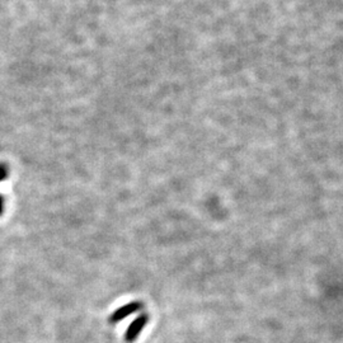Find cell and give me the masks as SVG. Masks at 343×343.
I'll return each instance as SVG.
<instances>
[{"instance_id":"6da1fadb","label":"cell","mask_w":343,"mask_h":343,"mask_svg":"<svg viewBox=\"0 0 343 343\" xmlns=\"http://www.w3.org/2000/svg\"><path fill=\"white\" fill-rule=\"evenodd\" d=\"M146 323H148V315L146 314H142V315L137 317L135 320H132V323H131L130 327L126 331V335H125L126 342L131 343L136 340L137 336L140 335V332L146 326Z\"/></svg>"},{"instance_id":"7a4b0ae2","label":"cell","mask_w":343,"mask_h":343,"mask_svg":"<svg viewBox=\"0 0 343 343\" xmlns=\"http://www.w3.org/2000/svg\"><path fill=\"white\" fill-rule=\"evenodd\" d=\"M140 308H141V305H140V302H137V301L129 302V304L124 305V306H121V308L117 309V310H116L115 313H113L112 315H111L110 322L111 323L121 322L122 319H125V318H128L129 315H131V314H133V313H135V311H137Z\"/></svg>"},{"instance_id":"3957f363","label":"cell","mask_w":343,"mask_h":343,"mask_svg":"<svg viewBox=\"0 0 343 343\" xmlns=\"http://www.w3.org/2000/svg\"><path fill=\"white\" fill-rule=\"evenodd\" d=\"M5 178H6V169H5V167L0 166V182L5 179Z\"/></svg>"},{"instance_id":"277c9868","label":"cell","mask_w":343,"mask_h":343,"mask_svg":"<svg viewBox=\"0 0 343 343\" xmlns=\"http://www.w3.org/2000/svg\"><path fill=\"white\" fill-rule=\"evenodd\" d=\"M3 213H4V198L3 196L0 195V216L3 215Z\"/></svg>"}]
</instances>
